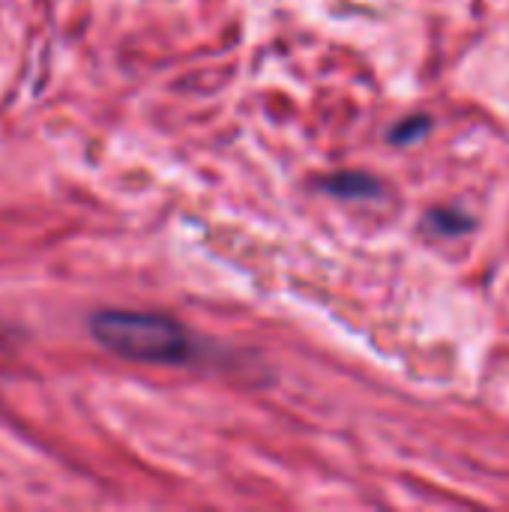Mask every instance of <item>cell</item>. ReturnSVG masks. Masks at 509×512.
Returning <instances> with one entry per match:
<instances>
[{"mask_svg": "<svg viewBox=\"0 0 509 512\" xmlns=\"http://www.w3.org/2000/svg\"><path fill=\"white\" fill-rule=\"evenodd\" d=\"M423 228L435 237H459L477 228V219L459 207H435L423 216Z\"/></svg>", "mask_w": 509, "mask_h": 512, "instance_id": "cell-3", "label": "cell"}, {"mask_svg": "<svg viewBox=\"0 0 509 512\" xmlns=\"http://www.w3.org/2000/svg\"><path fill=\"white\" fill-rule=\"evenodd\" d=\"M90 333L105 351L138 363H183L192 357L186 327L159 312H96L90 318Z\"/></svg>", "mask_w": 509, "mask_h": 512, "instance_id": "cell-1", "label": "cell"}, {"mask_svg": "<svg viewBox=\"0 0 509 512\" xmlns=\"http://www.w3.org/2000/svg\"><path fill=\"white\" fill-rule=\"evenodd\" d=\"M429 132H432V117L429 114H414V117H405L402 123H396L390 129V141L399 144V147H408V144L423 141Z\"/></svg>", "mask_w": 509, "mask_h": 512, "instance_id": "cell-4", "label": "cell"}, {"mask_svg": "<svg viewBox=\"0 0 509 512\" xmlns=\"http://www.w3.org/2000/svg\"><path fill=\"white\" fill-rule=\"evenodd\" d=\"M321 189L336 195V198H348V201H369V198H381L384 186L378 177L366 174V171H339L321 180Z\"/></svg>", "mask_w": 509, "mask_h": 512, "instance_id": "cell-2", "label": "cell"}]
</instances>
